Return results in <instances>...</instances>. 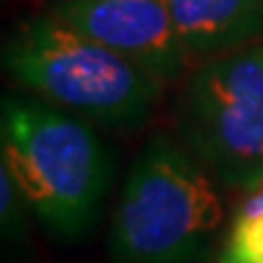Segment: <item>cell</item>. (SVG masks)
<instances>
[{
    "mask_svg": "<svg viewBox=\"0 0 263 263\" xmlns=\"http://www.w3.org/2000/svg\"><path fill=\"white\" fill-rule=\"evenodd\" d=\"M217 188L178 139L154 134L115 210L112 263H195L224 219Z\"/></svg>",
    "mask_w": 263,
    "mask_h": 263,
    "instance_id": "obj_3",
    "label": "cell"
},
{
    "mask_svg": "<svg viewBox=\"0 0 263 263\" xmlns=\"http://www.w3.org/2000/svg\"><path fill=\"white\" fill-rule=\"evenodd\" d=\"M176 139L219 188H263V44L205 59L176 100Z\"/></svg>",
    "mask_w": 263,
    "mask_h": 263,
    "instance_id": "obj_4",
    "label": "cell"
},
{
    "mask_svg": "<svg viewBox=\"0 0 263 263\" xmlns=\"http://www.w3.org/2000/svg\"><path fill=\"white\" fill-rule=\"evenodd\" d=\"M27 197L20 190L15 176L3 163L0 166V224H3V239L15 241L25 234V212H27Z\"/></svg>",
    "mask_w": 263,
    "mask_h": 263,
    "instance_id": "obj_8",
    "label": "cell"
},
{
    "mask_svg": "<svg viewBox=\"0 0 263 263\" xmlns=\"http://www.w3.org/2000/svg\"><path fill=\"white\" fill-rule=\"evenodd\" d=\"M188 59L205 61L263 37V0H166Z\"/></svg>",
    "mask_w": 263,
    "mask_h": 263,
    "instance_id": "obj_6",
    "label": "cell"
},
{
    "mask_svg": "<svg viewBox=\"0 0 263 263\" xmlns=\"http://www.w3.org/2000/svg\"><path fill=\"white\" fill-rule=\"evenodd\" d=\"M3 66L42 100L122 129L149 120L166 85L51 10L15 25L3 44Z\"/></svg>",
    "mask_w": 263,
    "mask_h": 263,
    "instance_id": "obj_1",
    "label": "cell"
},
{
    "mask_svg": "<svg viewBox=\"0 0 263 263\" xmlns=\"http://www.w3.org/2000/svg\"><path fill=\"white\" fill-rule=\"evenodd\" d=\"M217 263H263V188L239 205Z\"/></svg>",
    "mask_w": 263,
    "mask_h": 263,
    "instance_id": "obj_7",
    "label": "cell"
},
{
    "mask_svg": "<svg viewBox=\"0 0 263 263\" xmlns=\"http://www.w3.org/2000/svg\"><path fill=\"white\" fill-rule=\"evenodd\" d=\"M49 10L163 83L180 78L190 61L166 0H51Z\"/></svg>",
    "mask_w": 263,
    "mask_h": 263,
    "instance_id": "obj_5",
    "label": "cell"
},
{
    "mask_svg": "<svg viewBox=\"0 0 263 263\" xmlns=\"http://www.w3.org/2000/svg\"><path fill=\"white\" fill-rule=\"evenodd\" d=\"M3 163L29 210L64 239L85 234L98 219L110 161L90 127L42 98H3Z\"/></svg>",
    "mask_w": 263,
    "mask_h": 263,
    "instance_id": "obj_2",
    "label": "cell"
}]
</instances>
